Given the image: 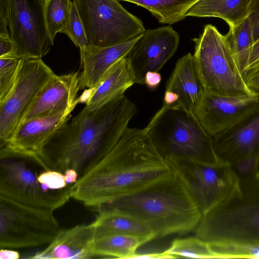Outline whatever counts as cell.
<instances>
[{
    "instance_id": "obj_39",
    "label": "cell",
    "mask_w": 259,
    "mask_h": 259,
    "mask_svg": "<svg viewBox=\"0 0 259 259\" xmlns=\"http://www.w3.org/2000/svg\"><path fill=\"white\" fill-rule=\"evenodd\" d=\"M259 61V39L252 46L246 71Z\"/></svg>"
},
{
    "instance_id": "obj_40",
    "label": "cell",
    "mask_w": 259,
    "mask_h": 259,
    "mask_svg": "<svg viewBox=\"0 0 259 259\" xmlns=\"http://www.w3.org/2000/svg\"><path fill=\"white\" fill-rule=\"evenodd\" d=\"M132 258H149V259H162V258H175L170 254L162 252L147 253L143 254L137 253Z\"/></svg>"
},
{
    "instance_id": "obj_37",
    "label": "cell",
    "mask_w": 259,
    "mask_h": 259,
    "mask_svg": "<svg viewBox=\"0 0 259 259\" xmlns=\"http://www.w3.org/2000/svg\"><path fill=\"white\" fill-rule=\"evenodd\" d=\"M0 34L10 35L7 0H0Z\"/></svg>"
},
{
    "instance_id": "obj_19",
    "label": "cell",
    "mask_w": 259,
    "mask_h": 259,
    "mask_svg": "<svg viewBox=\"0 0 259 259\" xmlns=\"http://www.w3.org/2000/svg\"><path fill=\"white\" fill-rule=\"evenodd\" d=\"M79 75L78 71L57 75L40 91L22 122L81 102V96L77 98Z\"/></svg>"
},
{
    "instance_id": "obj_11",
    "label": "cell",
    "mask_w": 259,
    "mask_h": 259,
    "mask_svg": "<svg viewBox=\"0 0 259 259\" xmlns=\"http://www.w3.org/2000/svg\"><path fill=\"white\" fill-rule=\"evenodd\" d=\"M47 0H7L10 35L16 46V57L41 59L54 43L46 23Z\"/></svg>"
},
{
    "instance_id": "obj_29",
    "label": "cell",
    "mask_w": 259,
    "mask_h": 259,
    "mask_svg": "<svg viewBox=\"0 0 259 259\" xmlns=\"http://www.w3.org/2000/svg\"><path fill=\"white\" fill-rule=\"evenodd\" d=\"M208 243L215 258H259V244L238 241Z\"/></svg>"
},
{
    "instance_id": "obj_18",
    "label": "cell",
    "mask_w": 259,
    "mask_h": 259,
    "mask_svg": "<svg viewBox=\"0 0 259 259\" xmlns=\"http://www.w3.org/2000/svg\"><path fill=\"white\" fill-rule=\"evenodd\" d=\"M140 36L112 46L99 47L89 45L79 49L82 69L79 75L80 90L96 88L109 69L127 56Z\"/></svg>"
},
{
    "instance_id": "obj_16",
    "label": "cell",
    "mask_w": 259,
    "mask_h": 259,
    "mask_svg": "<svg viewBox=\"0 0 259 259\" xmlns=\"http://www.w3.org/2000/svg\"><path fill=\"white\" fill-rule=\"evenodd\" d=\"M212 137L219 159L232 165L259 152V106Z\"/></svg>"
},
{
    "instance_id": "obj_17",
    "label": "cell",
    "mask_w": 259,
    "mask_h": 259,
    "mask_svg": "<svg viewBox=\"0 0 259 259\" xmlns=\"http://www.w3.org/2000/svg\"><path fill=\"white\" fill-rule=\"evenodd\" d=\"M95 221L90 224L60 229L54 239L43 250L28 257L32 259H84L92 258L96 238Z\"/></svg>"
},
{
    "instance_id": "obj_7",
    "label": "cell",
    "mask_w": 259,
    "mask_h": 259,
    "mask_svg": "<svg viewBox=\"0 0 259 259\" xmlns=\"http://www.w3.org/2000/svg\"><path fill=\"white\" fill-rule=\"evenodd\" d=\"M166 160L184 184L202 215L243 198L239 178L230 164L210 166L185 159Z\"/></svg>"
},
{
    "instance_id": "obj_41",
    "label": "cell",
    "mask_w": 259,
    "mask_h": 259,
    "mask_svg": "<svg viewBox=\"0 0 259 259\" xmlns=\"http://www.w3.org/2000/svg\"><path fill=\"white\" fill-rule=\"evenodd\" d=\"M20 253L13 249L1 248L0 259H18Z\"/></svg>"
},
{
    "instance_id": "obj_32",
    "label": "cell",
    "mask_w": 259,
    "mask_h": 259,
    "mask_svg": "<svg viewBox=\"0 0 259 259\" xmlns=\"http://www.w3.org/2000/svg\"><path fill=\"white\" fill-rule=\"evenodd\" d=\"M38 179L42 184L51 189H62L68 186L64 174L55 170H42L39 174Z\"/></svg>"
},
{
    "instance_id": "obj_36",
    "label": "cell",
    "mask_w": 259,
    "mask_h": 259,
    "mask_svg": "<svg viewBox=\"0 0 259 259\" xmlns=\"http://www.w3.org/2000/svg\"><path fill=\"white\" fill-rule=\"evenodd\" d=\"M16 46L10 35L0 34V58L16 57Z\"/></svg>"
},
{
    "instance_id": "obj_23",
    "label": "cell",
    "mask_w": 259,
    "mask_h": 259,
    "mask_svg": "<svg viewBox=\"0 0 259 259\" xmlns=\"http://www.w3.org/2000/svg\"><path fill=\"white\" fill-rule=\"evenodd\" d=\"M251 0H199L185 16L217 17L233 27L245 19Z\"/></svg>"
},
{
    "instance_id": "obj_2",
    "label": "cell",
    "mask_w": 259,
    "mask_h": 259,
    "mask_svg": "<svg viewBox=\"0 0 259 259\" xmlns=\"http://www.w3.org/2000/svg\"><path fill=\"white\" fill-rule=\"evenodd\" d=\"M137 112L124 95L95 110L84 106L52 136L39 158L50 169L64 174L72 168L79 176L118 142Z\"/></svg>"
},
{
    "instance_id": "obj_30",
    "label": "cell",
    "mask_w": 259,
    "mask_h": 259,
    "mask_svg": "<svg viewBox=\"0 0 259 259\" xmlns=\"http://www.w3.org/2000/svg\"><path fill=\"white\" fill-rule=\"evenodd\" d=\"M24 60L18 57L0 58V103L13 89Z\"/></svg>"
},
{
    "instance_id": "obj_10",
    "label": "cell",
    "mask_w": 259,
    "mask_h": 259,
    "mask_svg": "<svg viewBox=\"0 0 259 259\" xmlns=\"http://www.w3.org/2000/svg\"><path fill=\"white\" fill-rule=\"evenodd\" d=\"M57 75L41 59L24 60L15 83L0 103V143H6L44 87Z\"/></svg>"
},
{
    "instance_id": "obj_38",
    "label": "cell",
    "mask_w": 259,
    "mask_h": 259,
    "mask_svg": "<svg viewBox=\"0 0 259 259\" xmlns=\"http://www.w3.org/2000/svg\"><path fill=\"white\" fill-rule=\"evenodd\" d=\"M161 81V76L158 71H149L145 76L144 84L150 90H155Z\"/></svg>"
},
{
    "instance_id": "obj_8",
    "label": "cell",
    "mask_w": 259,
    "mask_h": 259,
    "mask_svg": "<svg viewBox=\"0 0 259 259\" xmlns=\"http://www.w3.org/2000/svg\"><path fill=\"white\" fill-rule=\"evenodd\" d=\"M53 211L0 196L1 248H31L49 244L61 229Z\"/></svg>"
},
{
    "instance_id": "obj_42",
    "label": "cell",
    "mask_w": 259,
    "mask_h": 259,
    "mask_svg": "<svg viewBox=\"0 0 259 259\" xmlns=\"http://www.w3.org/2000/svg\"><path fill=\"white\" fill-rule=\"evenodd\" d=\"M64 174L65 177L66 183L68 185L75 183L79 177V174L77 171L72 168L67 169L64 172Z\"/></svg>"
},
{
    "instance_id": "obj_6",
    "label": "cell",
    "mask_w": 259,
    "mask_h": 259,
    "mask_svg": "<svg viewBox=\"0 0 259 259\" xmlns=\"http://www.w3.org/2000/svg\"><path fill=\"white\" fill-rule=\"evenodd\" d=\"M192 40L197 71L206 91L228 97L255 94L247 86L226 35L207 24L202 33Z\"/></svg>"
},
{
    "instance_id": "obj_28",
    "label": "cell",
    "mask_w": 259,
    "mask_h": 259,
    "mask_svg": "<svg viewBox=\"0 0 259 259\" xmlns=\"http://www.w3.org/2000/svg\"><path fill=\"white\" fill-rule=\"evenodd\" d=\"M72 2L70 0H47L45 16L47 30L54 43L56 34L61 32L68 20Z\"/></svg>"
},
{
    "instance_id": "obj_43",
    "label": "cell",
    "mask_w": 259,
    "mask_h": 259,
    "mask_svg": "<svg viewBox=\"0 0 259 259\" xmlns=\"http://www.w3.org/2000/svg\"><path fill=\"white\" fill-rule=\"evenodd\" d=\"M178 99V97L175 93L165 91L163 105L174 106L177 103Z\"/></svg>"
},
{
    "instance_id": "obj_3",
    "label": "cell",
    "mask_w": 259,
    "mask_h": 259,
    "mask_svg": "<svg viewBox=\"0 0 259 259\" xmlns=\"http://www.w3.org/2000/svg\"><path fill=\"white\" fill-rule=\"evenodd\" d=\"M105 206L137 218L153 231L156 238L194 230L202 215L189 191L175 174Z\"/></svg>"
},
{
    "instance_id": "obj_12",
    "label": "cell",
    "mask_w": 259,
    "mask_h": 259,
    "mask_svg": "<svg viewBox=\"0 0 259 259\" xmlns=\"http://www.w3.org/2000/svg\"><path fill=\"white\" fill-rule=\"evenodd\" d=\"M195 236L208 243L259 244V203L223 206L202 215Z\"/></svg>"
},
{
    "instance_id": "obj_20",
    "label": "cell",
    "mask_w": 259,
    "mask_h": 259,
    "mask_svg": "<svg viewBox=\"0 0 259 259\" xmlns=\"http://www.w3.org/2000/svg\"><path fill=\"white\" fill-rule=\"evenodd\" d=\"M204 90L193 55L188 53L177 61L165 91L177 95L178 99L174 106L194 113Z\"/></svg>"
},
{
    "instance_id": "obj_33",
    "label": "cell",
    "mask_w": 259,
    "mask_h": 259,
    "mask_svg": "<svg viewBox=\"0 0 259 259\" xmlns=\"http://www.w3.org/2000/svg\"><path fill=\"white\" fill-rule=\"evenodd\" d=\"M247 18L250 23L254 42L259 39V0H251Z\"/></svg>"
},
{
    "instance_id": "obj_13",
    "label": "cell",
    "mask_w": 259,
    "mask_h": 259,
    "mask_svg": "<svg viewBox=\"0 0 259 259\" xmlns=\"http://www.w3.org/2000/svg\"><path fill=\"white\" fill-rule=\"evenodd\" d=\"M180 41L171 26L145 30L126 57L135 83L144 84L146 74L158 71L176 53Z\"/></svg>"
},
{
    "instance_id": "obj_9",
    "label": "cell",
    "mask_w": 259,
    "mask_h": 259,
    "mask_svg": "<svg viewBox=\"0 0 259 259\" xmlns=\"http://www.w3.org/2000/svg\"><path fill=\"white\" fill-rule=\"evenodd\" d=\"M89 45L106 47L141 36L143 22L125 10L118 0H73Z\"/></svg>"
},
{
    "instance_id": "obj_14",
    "label": "cell",
    "mask_w": 259,
    "mask_h": 259,
    "mask_svg": "<svg viewBox=\"0 0 259 259\" xmlns=\"http://www.w3.org/2000/svg\"><path fill=\"white\" fill-rule=\"evenodd\" d=\"M259 106V94L228 97L205 90L194 114L212 137L228 128Z\"/></svg>"
},
{
    "instance_id": "obj_21",
    "label": "cell",
    "mask_w": 259,
    "mask_h": 259,
    "mask_svg": "<svg viewBox=\"0 0 259 259\" xmlns=\"http://www.w3.org/2000/svg\"><path fill=\"white\" fill-rule=\"evenodd\" d=\"M135 83V78L126 58L115 63L107 72L98 86L86 100L85 107L95 110L124 95Z\"/></svg>"
},
{
    "instance_id": "obj_15",
    "label": "cell",
    "mask_w": 259,
    "mask_h": 259,
    "mask_svg": "<svg viewBox=\"0 0 259 259\" xmlns=\"http://www.w3.org/2000/svg\"><path fill=\"white\" fill-rule=\"evenodd\" d=\"M79 103L22 122L10 139L1 145V149L39 157L50 139L67 120Z\"/></svg>"
},
{
    "instance_id": "obj_31",
    "label": "cell",
    "mask_w": 259,
    "mask_h": 259,
    "mask_svg": "<svg viewBox=\"0 0 259 259\" xmlns=\"http://www.w3.org/2000/svg\"><path fill=\"white\" fill-rule=\"evenodd\" d=\"M61 33L67 35L79 49L89 45L82 22L73 1L68 20Z\"/></svg>"
},
{
    "instance_id": "obj_1",
    "label": "cell",
    "mask_w": 259,
    "mask_h": 259,
    "mask_svg": "<svg viewBox=\"0 0 259 259\" xmlns=\"http://www.w3.org/2000/svg\"><path fill=\"white\" fill-rule=\"evenodd\" d=\"M175 173L147 128L127 127L118 142L69 185L70 197L98 208L169 178Z\"/></svg>"
},
{
    "instance_id": "obj_26",
    "label": "cell",
    "mask_w": 259,
    "mask_h": 259,
    "mask_svg": "<svg viewBox=\"0 0 259 259\" xmlns=\"http://www.w3.org/2000/svg\"><path fill=\"white\" fill-rule=\"evenodd\" d=\"M231 50L242 74L245 72L254 44L250 23L247 17L237 26L229 28L227 34Z\"/></svg>"
},
{
    "instance_id": "obj_25",
    "label": "cell",
    "mask_w": 259,
    "mask_h": 259,
    "mask_svg": "<svg viewBox=\"0 0 259 259\" xmlns=\"http://www.w3.org/2000/svg\"><path fill=\"white\" fill-rule=\"evenodd\" d=\"M148 10L162 24H173L185 19L188 11L199 0H118Z\"/></svg>"
},
{
    "instance_id": "obj_5",
    "label": "cell",
    "mask_w": 259,
    "mask_h": 259,
    "mask_svg": "<svg viewBox=\"0 0 259 259\" xmlns=\"http://www.w3.org/2000/svg\"><path fill=\"white\" fill-rule=\"evenodd\" d=\"M50 169L39 157L0 149V196L28 206L55 210L70 197L69 185L54 190L42 184L39 174Z\"/></svg>"
},
{
    "instance_id": "obj_34",
    "label": "cell",
    "mask_w": 259,
    "mask_h": 259,
    "mask_svg": "<svg viewBox=\"0 0 259 259\" xmlns=\"http://www.w3.org/2000/svg\"><path fill=\"white\" fill-rule=\"evenodd\" d=\"M243 76L248 88L254 93L259 94V61L247 69Z\"/></svg>"
},
{
    "instance_id": "obj_22",
    "label": "cell",
    "mask_w": 259,
    "mask_h": 259,
    "mask_svg": "<svg viewBox=\"0 0 259 259\" xmlns=\"http://www.w3.org/2000/svg\"><path fill=\"white\" fill-rule=\"evenodd\" d=\"M95 220L96 236L111 234H124L141 237L147 242L155 238L153 231L134 216L116 208L104 206Z\"/></svg>"
},
{
    "instance_id": "obj_44",
    "label": "cell",
    "mask_w": 259,
    "mask_h": 259,
    "mask_svg": "<svg viewBox=\"0 0 259 259\" xmlns=\"http://www.w3.org/2000/svg\"><path fill=\"white\" fill-rule=\"evenodd\" d=\"M255 179L259 184V170L256 172L255 174Z\"/></svg>"
},
{
    "instance_id": "obj_24",
    "label": "cell",
    "mask_w": 259,
    "mask_h": 259,
    "mask_svg": "<svg viewBox=\"0 0 259 259\" xmlns=\"http://www.w3.org/2000/svg\"><path fill=\"white\" fill-rule=\"evenodd\" d=\"M147 242L135 236L111 234L96 236L92 248L94 257L132 258L137 249Z\"/></svg>"
},
{
    "instance_id": "obj_35",
    "label": "cell",
    "mask_w": 259,
    "mask_h": 259,
    "mask_svg": "<svg viewBox=\"0 0 259 259\" xmlns=\"http://www.w3.org/2000/svg\"><path fill=\"white\" fill-rule=\"evenodd\" d=\"M259 164V152L244 158L234 165L241 174H247L257 169Z\"/></svg>"
},
{
    "instance_id": "obj_27",
    "label": "cell",
    "mask_w": 259,
    "mask_h": 259,
    "mask_svg": "<svg viewBox=\"0 0 259 259\" xmlns=\"http://www.w3.org/2000/svg\"><path fill=\"white\" fill-rule=\"evenodd\" d=\"M163 252L173 256L175 258H215L209 243L196 236L176 239L170 247Z\"/></svg>"
},
{
    "instance_id": "obj_4",
    "label": "cell",
    "mask_w": 259,
    "mask_h": 259,
    "mask_svg": "<svg viewBox=\"0 0 259 259\" xmlns=\"http://www.w3.org/2000/svg\"><path fill=\"white\" fill-rule=\"evenodd\" d=\"M146 127L165 159H185L210 166L227 163L219 159L212 136L193 112L177 106L163 105Z\"/></svg>"
}]
</instances>
